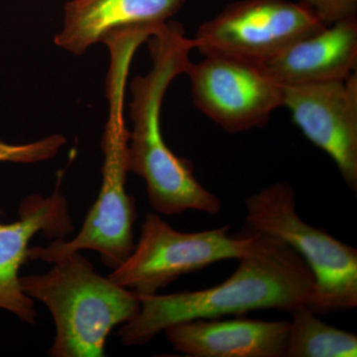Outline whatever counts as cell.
I'll return each mask as SVG.
<instances>
[{"mask_svg": "<svg viewBox=\"0 0 357 357\" xmlns=\"http://www.w3.org/2000/svg\"><path fill=\"white\" fill-rule=\"evenodd\" d=\"M174 349L192 357H285L290 321L196 319L164 331Z\"/></svg>", "mask_w": 357, "mask_h": 357, "instance_id": "obj_11", "label": "cell"}, {"mask_svg": "<svg viewBox=\"0 0 357 357\" xmlns=\"http://www.w3.org/2000/svg\"><path fill=\"white\" fill-rule=\"evenodd\" d=\"M256 248L239 258L229 279L215 287L167 295L139 296V312L123 324L119 337L126 347L151 342L169 326L196 319H218L255 310L290 312L307 305L314 275L285 243L261 234Z\"/></svg>", "mask_w": 357, "mask_h": 357, "instance_id": "obj_1", "label": "cell"}, {"mask_svg": "<svg viewBox=\"0 0 357 357\" xmlns=\"http://www.w3.org/2000/svg\"><path fill=\"white\" fill-rule=\"evenodd\" d=\"M195 107L229 133L262 128L271 114L283 107V86L258 65L222 56H204L190 63Z\"/></svg>", "mask_w": 357, "mask_h": 357, "instance_id": "obj_8", "label": "cell"}, {"mask_svg": "<svg viewBox=\"0 0 357 357\" xmlns=\"http://www.w3.org/2000/svg\"><path fill=\"white\" fill-rule=\"evenodd\" d=\"M185 0H70L63 28L54 38L59 48L77 56L115 30L161 25L181 10Z\"/></svg>", "mask_w": 357, "mask_h": 357, "instance_id": "obj_13", "label": "cell"}, {"mask_svg": "<svg viewBox=\"0 0 357 357\" xmlns=\"http://www.w3.org/2000/svg\"><path fill=\"white\" fill-rule=\"evenodd\" d=\"M147 42L151 70L130 84L133 128L129 136V171L144 180L155 213L175 215L197 211L218 215L222 201L199 182L192 162L173 153L164 140L160 121L167 89L174 79L185 74L191 63L194 40L185 37L180 23L169 20Z\"/></svg>", "mask_w": 357, "mask_h": 357, "instance_id": "obj_2", "label": "cell"}, {"mask_svg": "<svg viewBox=\"0 0 357 357\" xmlns=\"http://www.w3.org/2000/svg\"><path fill=\"white\" fill-rule=\"evenodd\" d=\"M260 236V232L248 227L231 236L229 225L204 231H178L158 213H149L132 253L109 277L139 296L155 295L183 275L248 255Z\"/></svg>", "mask_w": 357, "mask_h": 357, "instance_id": "obj_6", "label": "cell"}, {"mask_svg": "<svg viewBox=\"0 0 357 357\" xmlns=\"http://www.w3.org/2000/svg\"><path fill=\"white\" fill-rule=\"evenodd\" d=\"M258 66L283 86L345 79L356 73L357 16L298 40Z\"/></svg>", "mask_w": 357, "mask_h": 357, "instance_id": "obj_12", "label": "cell"}, {"mask_svg": "<svg viewBox=\"0 0 357 357\" xmlns=\"http://www.w3.org/2000/svg\"><path fill=\"white\" fill-rule=\"evenodd\" d=\"M44 274L20 277L23 292L48 307L56 326L51 357H103L109 333L139 312V295L96 273L74 251Z\"/></svg>", "mask_w": 357, "mask_h": 357, "instance_id": "obj_3", "label": "cell"}, {"mask_svg": "<svg viewBox=\"0 0 357 357\" xmlns=\"http://www.w3.org/2000/svg\"><path fill=\"white\" fill-rule=\"evenodd\" d=\"M66 143L67 139L62 134H52L27 144H9L0 140V162L33 164L47 161L57 156Z\"/></svg>", "mask_w": 357, "mask_h": 357, "instance_id": "obj_15", "label": "cell"}, {"mask_svg": "<svg viewBox=\"0 0 357 357\" xmlns=\"http://www.w3.org/2000/svg\"><path fill=\"white\" fill-rule=\"evenodd\" d=\"M291 314L285 357H349L357 356V335L328 325L306 306Z\"/></svg>", "mask_w": 357, "mask_h": 357, "instance_id": "obj_14", "label": "cell"}, {"mask_svg": "<svg viewBox=\"0 0 357 357\" xmlns=\"http://www.w3.org/2000/svg\"><path fill=\"white\" fill-rule=\"evenodd\" d=\"M326 26L357 16V0H303Z\"/></svg>", "mask_w": 357, "mask_h": 357, "instance_id": "obj_16", "label": "cell"}, {"mask_svg": "<svg viewBox=\"0 0 357 357\" xmlns=\"http://www.w3.org/2000/svg\"><path fill=\"white\" fill-rule=\"evenodd\" d=\"M283 107L294 123L332 158L345 185L356 194V73L345 79L283 86Z\"/></svg>", "mask_w": 357, "mask_h": 357, "instance_id": "obj_9", "label": "cell"}, {"mask_svg": "<svg viewBox=\"0 0 357 357\" xmlns=\"http://www.w3.org/2000/svg\"><path fill=\"white\" fill-rule=\"evenodd\" d=\"M63 173L48 197L32 194L21 202L18 220L0 222V309L13 312L20 321L35 325L36 310L20 285V267L28 258L29 243L39 232L49 238L63 239L74 230L67 199L61 192ZM1 213V206H0Z\"/></svg>", "mask_w": 357, "mask_h": 357, "instance_id": "obj_10", "label": "cell"}, {"mask_svg": "<svg viewBox=\"0 0 357 357\" xmlns=\"http://www.w3.org/2000/svg\"><path fill=\"white\" fill-rule=\"evenodd\" d=\"M325 27L303 0H238L199 26L192 40L204 57L222 56L260 65Z\"/></svg>", "mask_w": 357, "mask_h": 357, "instance_id": "obj_7", "label": "cell"}, {"mask_svg": "<svg viewBox=\"0 0 357 357\" xmlns=\"http://www.w3.org/2000/svg\"><path fill=\"white\" fill-rule=\"evenodd\" d=\"M131 62L132 58L124 52L110 55L107 79L109 119L102 140V181L98 199L72 241L55 239L48 246L29 248V259L54 263L74 251L93 250L100 253L103 264L115 269L132 253L136 206L133 197L126 192V178L130 172V131L124 119V96Z\"/></svg>", "mask_w": 357, "mask_h": 357, "instance_id": "obj_4", "label": "cell"}, {"mask_svg": "<svg viewBox=\"0 0 357 357\" xmlns=\"http://www.w3.org/2000/svg\"><path fill=\"white\" fill-rule=\"evenodd\" d=\"M245 227L292 248L314 275L307 307L314 314L347 311L357 306V250L321 229L305 222L296 211V194L276 182L245 199Z\"/></svg>", "mask_w": 357, "mask_h": 357, "instance_id": "obj_5", "label": "cell"}]
</instances>
